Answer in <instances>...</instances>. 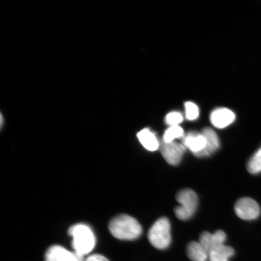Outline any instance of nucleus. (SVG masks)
I'll use <instances>...</instances> for the list:
<instances>
[{
    "mask_svg": "<svg viewBox=\"0 0 261 261\" xmlns=\"http://www.w3.org/2000/svg\"><path fill=\"white\" fill-rule=\"evenodd\" d=\"M112 236L120 240H135L142 233V228L135 218L122 214L114 217L109 224Z\"/></svg>",
    "mask_w": 261,
    "mask_h": 261,
    "instance_id": "nucleus-1",
    "label": "nucleus"
},
{
    "mask_svg": "<svg viewBox=\"0 0 261 261\" xmlns=\"http://www.w3.org/2000/svg\"><path fill=\"white\" fill-rule=\"evenodd\" d=\"M68 234L72 238L73 252L84 257L89 254L96 246L95 236L91 228L84 224H77L71 227Z\"/></svg>",
    "mask_w": 261,
    "mask_h": 261,
    "instance_id": "nucleus-2",
    "label": "nucleus"
},
{
    "mask_svg": "<svg viewBox=\"0 0 261 261\" xmlns=\"http://www.w3.org/2000/svg\"><path fill=\"white\" fill-rule=\"evenodd\" d=\"M171 226L166 217L156 220L148 231V240L153 247L159 250L167 249L171 243Z\"/></svg>",
    "mask_w": 261,
    "mask_h": 261,
    "instance_id": "nucleus-3",
    "label": "nucleus"
},
{
    "mask_svg": "<svg viewBox=\"0 0 261 261\" xmlns=\"http://www.w3.org/2000/svg\"><path fill=\"white\" fill-rule=\"evenodd\" d=\"M176 200L179 204L175 208V214L179 220L186 221L193 216L197 210L198 199L195 192L191 189H185L178 192Z\"/></svg>",
    "mask_w": 261,
    "mask_h": 261,
    "instance_id": "nucleus-4",
    "label": "nucleus"
},
{
    "mask_svg": "<svg viewBox=\"0 0 261 261\" xmlns=\"http://www.w3.org/2000/svg\"><path fill=\"white\" fill-rule=\"evenodd\" d=\"M234 211L238 217L244 220H255L259 216L260 208L253 199L245 197L240 199L234 205Z\"/></svg>",
    "mask_w": 261,
    "mask_h": 261,
    "instance_id": "nucleus-5",
    "label": "nucleus"
},
{
    "mask_svg": "<svg viewBox=\"0 0 261 261\" xmlns=\"http://www.w3.org/2000/svg\"><path fill=\"white\" fill-rule=\"evenodd\" d=\"M160 147L165 161L173 166L179 164L187 149L184 145L175 142L165 143L163 141Z\"/></svg>",
    "mask_w": 261,
    "mask_h": 261,
    "instance_id": "nucleus-6",
    "label": "nucleus"
},
{
    "mask_svg": "<svg viewBox=\"0 0 261 261\" xmlns=\"http://www.w3.org/2000/svg\"><path fill=\"white\" fill-rule=\"evenodd\" d=\"M45 261H84V257L63 246L54 245L45 252Z\"/></svg>",
    "mask_w": 261,
    "mask_h": 261,
    "instance_id": "nucleus-7",
    "label": "nucleus"
},
{
    "mask_svg": "<svg viewBox=\"0 0 261 261\" xmlns=\"http://www.w3.org/2000/svg\"><path fill=\"white\" fill-rule=\"evenodd\" d=\"M202 134L204 136L205 146L203 151L195 154L197 158H207L213 154L220 148V140L217 133L211 128H205L202 130Z\"/></svg>",
    "mask_w": 261,
    "mask_h": 261,
    "instance_id": "nucleus-8",
    "label": "nucleus"
},
{
    "mask_svg": "<svg viewBox=\"0 0 261 261\" xmlns=\"http://www.w3.org/2000/svg\"><path fill=\"white\" fill-rule=\"evenodd\" d=\"M236 114L227 109H219L214 111L211 115V121L215 127L224 128L233 122Z\"/></svg>",
    "mask_w": 261,
    "mask_h": 261,
    "instance_id": "nucleus-9",
    "label": "nucleus"
},
{
    "mask_svg": "<svg viewBox=\"0 0 261 261\" xmlns=\"http://www.w3.org/2000/svg\"><path fill=\"white\" fill-rule=\"evenodd\" d=\"M205 139L203 134L193 132L188 134L184 136L182 140V145L193 153L195 155L204 149L205 146Z\"/></svg>",
    "mask_w": 261,
    "mask_h": 261,
    "instance_id": "nucleus-10",
    "label": "nucleus"
},
{
    "mask_svg": "<svg viewBox=\"0 0 261 261\" xmlns=\"http://www.w3.org/2000/svg\"><path fill=\"white\" fill-rule=\"evenodd\" d=\"M139 142L150 151H155L161 146L158 138L149 129H143L138 134Z\"/></svg>",
    "mask_w": 261,
    "mask_h": 261,
    "instance_id": "nucleus-11",
    "label": "nucleus"
},
{
    "mask_svg": "<svg viewBox=\"0 0 261 261\" xmlns=\"http://www.w3.org/2000/svg\"><path fill=\"white\" fill-rule=\"evenodd\" d=\"M234 250L232 247L225 246L224 244L214 247L210 253L208 259L210 261H228L233 256Z\"/></svg>",
    "mask_w": 261,
    "mask_h": 261,
    "instance_id": "nucleus-12",
    "label": "nucleus"
},
{
    "mask_svg": "<svg viewBox=\"0 0 261 261\" xmlns=\"http://www.w3.org/2000/svg\"><path fill=\"white\" fill-rule=\"evenodd\" d=\"M187 254L192 261H206L208 259V253L197 241H192L188 244Z\"/></svg>",
    "mask_w": 261,
    "mask_h": 261,
    "instance_id": "nucleus-13",
    "label": "nucleus"
},
{
    "mask_svg": "<svg viewBox=\"0 0 261 261\" xmlns=\"http://www.w3.org/2000/svg\"><path fill=\"white\" fill-rule=\"evenodd\" d=\"M184 130L179 126H172L166 130L163 141L165 143L174 142L176 139L184 138Z\"/></svg>",
    "mask_w": 261,
    "mask_h": 261,
    "instance_id": "nucleus-14",
    "label": "nucleus"
},
{
    "mask_svg": "<svg viewBox=\"0 0 261 261\" xmlns=\"http://www.w3.org/2000/svg\"><path fill=\"white\" fill-rule=\"evenodd\" d=\"M247 170L253 174L261 172V148L249 160L247 163Z\"/></svg>",
    "mask_w": 261,
    "mask_h": 261,
    "instance_id": "nucleus-15",
    "label": "nucleus"
},
{
    "mask_svg": "<svg viewBox=\"0 0 261 261\" xmlns=\"http://www.w3.org/2000/svg\"><path fill=\"white\" fill-rule=\"evenodd\" d=\"M199 243L203 247L205 251H206L208 253H210L212 247H213V238H212V234L207 232V231H204V232L201 234Z\"/></svg>",
    "mask_w": 261,
    "mask_h": 261,
    "instance_id": "nucleus-16",
    "label": "nucleus"
},
{
    "mask_svg": "<svg viewBox=\"0 0 261 261\" xmlns=\"http://www.w3.org/2000/svg\"><path fill=\"white\" fill-rule=\"evenodd\" d=\"M186 117L189 120H194L198 118L199 109L194 103L188 102L185 103Z\"/></svg>",
    "mask_w": 261,
    "mask_h": 261,
    "instance_id": "nucleus-17",
    "label": "nucleus"
},
{
    "mask_svg": "<svg viewBox=\"0 0 261 261\" xmlns=\"http://www.w3.org/2000/svg\"><path fill=\"white\" fill-rule=\"evenodd\" d=\"M184 120L182 114L178 112H171L166 116L165 122L168 125L178 126L179 124Z\"/></svg>",
    "mask_w": 261,
    "mask_h": 261,
    "instance_id": "nucleus-18",
    "label": "nucleus"
},
{
    "mask_svg": "<svg viewBox=\"0 0 261 261\" xmlns=\"http://www.w3.org/2000/svg\"><path fill=\"white\" fill-rule=\"evenodd\" d=\"M212 238H213V247H212L213 249L214 247L224 244L226 240V234L223 230H218L212 234Z\"/></svg>",
    "mask_w": 261,
    "mask_h": 261,
    "instance_id": "nucleus-19",
    "label": "nucleus"
},
{
    "mask_svg": "<svg viewBox=\"0 0 261 261\" xmlns=\"http://www.w3.org/2000/svg\"><path fill=\"white\" fill-rule=\"evenodd\" d=\"M85 261H110L106 257L99 254H94L88 257Z\"/></svg>",
    "mask_w": 261,
    "mask_h": 261,
    "instance_id": "nucleus-20",
    "label": "nucleus"
}]
</instances>
